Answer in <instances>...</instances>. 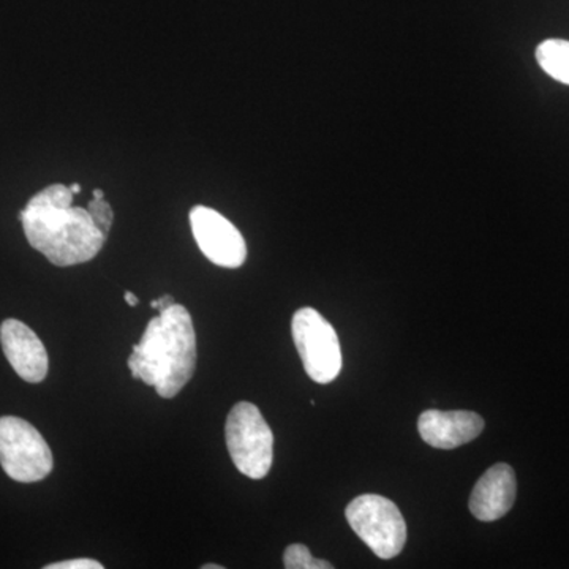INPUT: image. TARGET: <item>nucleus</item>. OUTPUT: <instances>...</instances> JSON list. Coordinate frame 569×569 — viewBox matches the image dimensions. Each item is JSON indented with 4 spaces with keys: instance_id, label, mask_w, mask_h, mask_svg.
<instances>
[{
    "instance_id": "nucleus-1",
    "label": "nucleus",
    "mask_w": 569,
    "mask_h": 569,
    "mask_svg": "<svg viewBox=\"0 0 569 569\" xmlns=\"http://www.w3.org/2000/svg\"><path fill=\"white\" fill-rule=\"evenodd\" d=\"M73 194L70 187L52 183L20 213L29 244L59 268L88 263L107 241L88 209L71 206Z\"/></svg>"
},
{
    "instance_id": "nucleus-2",
    "label": "nucleus",
    "mask_w": 569,
    "mask_h": 569,
    "mask_svg": "<svg viewBox=\"0 0 569 569\" xmlns=\"http://www.w3.org/2000/svg\"><path fill=\"white\" fill-rule=\"evenodd\" d=\"M127 365L133 378L156 388L163 399L178 396L197 367V335L189 310L174 305L151 318Z\"/></svg>"
},
{
    "instance_id": "nucleus-3",
    "label": "nucleus",
    "mask_w": 569,
    "mask_h": 569,
    "mask_svg": "<svg viewBox=\"0 0 569 569\" xmlns=\"http://www.w3.org/2000/svg\"><path fill=\"white\" fill-rule=\"evenodd\" d=\"M224 440L233 463L242 475L263 479L274 459V436L257 406L239 402L224 425Z\"/></svg>"
},
{
    "instance_id": "nucleus-4",
    "label": "nucleus",
    "mask_w": 569,
    "mask_h": 569,
    "mask_svg": "<svg viewBox=\"0 0 569 569\" xmlns=\"http://www.w3.org/2000/svg\"><path fill=\"white\" fill-rule=\"evenodd\" d=\"M348 523L380 559H395L407 542V526L402 512L388 498L361 496L347 507Z\"/></svg>"
},
{
    "instance_id": "nucleus-5",
    "label": "nucleus",
    "mask_w": 569,
    "mask_h": 569,
    "mask_svg": "<svg viewBox=\"0 0 569 569\" xmlns=\"http://www.w3.org/2000/svg\"><path fill=\"white\" fill-rule=\"evenodd\" d=\"M0 466L24 485L41 481L52 471V452L39 430L24 419L0 418Z\"/></svg>"
},
{
    "instance_id": "nucleus-6",
    "label": "nucleus",
    "mask_w": 569,
    "mask_h": 569,
    "mask_svg": "<svg viewBox=\"0 0 569 569\" xmlns=\"http://www.w3.org/2000/svg\"><path fill=\"white\" fill-rule=\"evenodd\" d=\"M291 332L307 376L328 385L342 370V350L336 329L316 309L305 307L295 313Z\"/></svg>"
},
{
    "instance_id": "nucleus-7",
    "label": "nucleus",
    "mask_w": 569,
    "mask_h": 569,
    "mask_svg": "<svg viewBox=\"0 0 569 569\" xmlns=\"http://www.w3.org/2000/svg\"><path fill=\"white\" fill-rule=\"evenodd\" d=\"M194 241L213 264L236 269L244 264L247 246L241 231L222 213L206 206H194L190 212Z\"/></svg>"
},
{
    "instance_id": "nucleus-8",
    "label": "nucleus",
    "mask_w": 569,
    "mask_h": 569,
    "mask_svg": "<svg viewBox=\"0 0 569 569\" xmlns=\"http://www.w3.org/2000/svg\"><path fill=\"white\" fill-rule=\"evenodd\" d=\"M0 343L14 372L28 383H41L48 376L47 348L29 326L6 320L0 326Z\"/></svg>"
},
{
    "instance_id": "nucleus-9",
    "label": "nucleus",
    "mask_w": 569,
    "mask_h": 569,
    "mask_svg": "<svg viewBox=\"0 0 569 569\" xmlns=\"http://www.w3.org/2000/svg\"><path fill=\"white\" fill-rule=\"evenodd\" d=\"M418 429L429 447L456 449L479 437L485 419L473 411L427 410L419 417Z\"/></svg>"
},
{
    "instance_id": "nucleus-10",
    "label": "nucleus",
    "mask_w": 569,
    "mask_h": 569,
    "mask_svg": "<svg viewBox=\"0 0 569 569\" xmlns=\"http://www.w3.org/2000/svg\"><path fill=\"white\" fill-rule=\"evenodd\" d=\"M518 493L516 473L508 463L490 467L475 486L470 511L481 522H493L507 516Z\"/></svg>"
},
{
    "instance_id": "nucleus-11",
    "label": "nucleus",
    "mask_w": 569,
    "mask_h": 569,
    "mask_svg": "<svg viewBox=\"0 0 569 569\" xmlns=\"http://www.w3.org/2000/svg\"><path fill=\"white\" fill-rule=\"evenodd\" d=\"M539 67L553 80L569 86V41L549 39L537 48Z\"/></svg>"
},
{
    "instance_id": "nucleus-12",
    "label": "nucleus",
    "mask_w": 569,
    "mask_h": 569,
    "mask_svg": "<svg viewBox=\"0 0 569 569\" xmlns=\"http://www.w3.org/2000/svg\"><path fill=\"white\" fill-rule=\"evenodd\" d=\"M283 567L287 569H332L331 563L312 557L305 545L288 546L283 553Z\"/></svg>"
},
{
    "instance_id": "nucleus-13",
    "label": "nucleus",
    "mask_w": 569,
    "mask_h": 569,
    "mask_svg": "<svg viewBox=\"0 0 569 569\" xmlns=\"http://www.w3.org/2000/svg\"><path fill=\"white\" fill-rule=\"evenodd\" d=\"M88 211L91 213L96 227L108 238L112 222H114V211H112L111 204L104 198H93L88 204Z\"/></svg>"
},
{
    "instance_id": "nucleus-14",
    "label": "nucleus",
    "mask_w": 569,
    "mask_h": 569,
    "mask_svg": "<svg viewBox=\"0 0 569 569\" xmlns=\"http://www.w3.org/2000/svg\"><path fill=\"white\" fill-rule=\"evenodd\" d=\"M44 569H103V565L91 559H74L48 565Z\"/></svg>"
},
{
    "instance_id": "nucleus-15",
    "label": "nucleus",
    "mask_w": 569,
    "mask_h": 569,
    "mask_svg": "<svg viewBox=\"0 0 569 569\" xmlns=\"http://www.w3.org/2000/svg\"><path fill=\"white\" fill-rule=\"evenodd\" d=\"M174 299L171 295H164L162 298H159V310L163 312V310L170 309L171 306H174Z\"/></svg>"
},
{
    "instance_id": "nucleus-16",
    "label": "nucleus",
    "mask_w": 569,
    "mask_h": 569,
    "mask_svg": "<svg viewBox=\"0 0 569 569\" xmlns=\"http://www.w3.org/2000/svg\"><path fill=\"white\" fill-rule=\"evenodd\" d=\"M123 298H126V302L127 305L129 306H138V302H140V299L137 298V296H134L132 293V291H126V295H123Z\"/></svg>"
},
{
    "instance_id": "nucleus-17",
    "label": "nucleus",
    "mask_w": 569,
    "mask_h": 569,
    "mask_svg": "<svg viewBox=\"0 0 569 569\" xmlns=\"http://www.w3.org/2000/svg\"><path fill=\"white\" fill-rule=\"evenodd\" d=\"M70 190L73 193H80L81 192V186L80 183H71Z\"/></svg>"
},
{
    "instance_id": "nucleus-18",
    "label": "nucleus",
    "mask_w": 569,
    "mask_h": 569,
    "mask_svg": "<svg viewBox=\"0 0 569 569\" xmlns=\"http://www.w3.org/2000/svg\"><path fill=\"white\" fill-rule=\"evenodd\" d=\"M93 198H104L102 190H93Z\"/></svg>"
},
{
    "instance_id": "nucleus-19",
    "label": "nucleus",
    "mask_w": 569,
    "mask_h": 569,
    "mask_svg": "<svg viewBox=\"0 0 569 569\" xmlns=\"http://www.w3.org/2000/svg\"><path fill=\"white\" fill-rule=\"evenodd\" d=\"M203 569H223V567H220V565H204Z\"/></svg>"
},
{
    "instance_id": "nucleus-20",
    "label": "nucleus",
    "mask_w": 569,
    "mask_h": 569,
    "mask_svg": "<svg viewBox=\"0 0 569 569\" xmlns=\"http://www.w3.org/2000/svg\"><path fill=\"white\" fill-rule=\"evenodd\" d=\"M152 309H159V299H156V301L151 302Z\"/></svg>"
}]
</instances>
